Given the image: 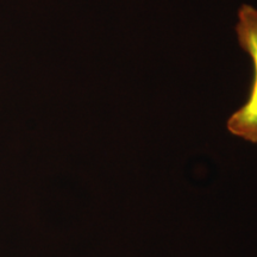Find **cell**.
Segmentation results:
<instances>
[{"mask_svg":"<svg viewBox=\"0 0 257 257\" xmlns=\"http://www.w3.org/2000/svg\"><path fill=\"white\" fill-rule=\"evenodd\" d=\"M236 34L240 48L252 61L253 80L248 100L227 119L226 126L234 136L257 144V9L246 4L240 6Z\"/></svg>","mask_w":257,"mask_h":257,"instance_id":"1","label":"cell"}]
</instances>
